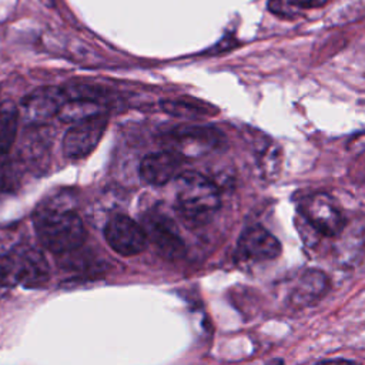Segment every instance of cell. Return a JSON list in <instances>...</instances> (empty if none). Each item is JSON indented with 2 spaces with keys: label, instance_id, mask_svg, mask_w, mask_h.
Masks as SVG:
<instances>
[{
  "label": "cell",
  "instance_id": "16",
  "mask_svg": "<svg viewBox=\"0 0 365 365\" xmlns=\"http://www.w3.org/2000/svg\"><path fill=\"white\" fill-rule=\"evenodd\" d=\"M321 0H269L268 7L272 13L282 17H294L302 10L315 7Z\"/></svg>",
  "mask_w": 365,
  "mask_h": 365
},
{
  "label": "cell",
  "instance_id": "4",
  "mask_svg": "<svg viewBox=\"0 0 365 365\" xmlns=\"http://www.w3.org/2000/svg\"><path fill=\"white\" fill-rule=\"evenodd\" d=\"M302 212L309 225L325 237H335L344 230L342 211L335 200L325 192H315L305 198Z\"/></svg>",
  "mask_w": 365,
  "mask_h": 365
},
{
  "label": "cell",
  "instance_id": "7",
  "mask_svg": "<svg viewBox=\"0 0 365 365\" xmlns=\"http://www.w3.org/2000/svg\"><path fill=\"white\" fill-rule=\"evenodd\" d=\"M107 127L106 114L73 124L63 138V153L67 158L87 157L98 145Z\"/></svg>",
  "mask_w": 365,
  "mask_h": 365
},
{
  "label": "cell",
  "instance_id": "14",
  "mask_svg": "<svg viewBox=\"0 0 365 365\" xmlns=\"http://www.w3.org/2000/svg\"><path fill=\"white\" fill-rule=\"evenodd\" d=\"M19 113L11 104H3L0 107V154L9 151L16 138Z\"/></svg>",
  "mask_w": 365,
  "mask_h": 365
},
{
  "label": "cell",
  "instance_id": "5",
  "mask_svg": "<svg viewBox=\"0 0 365 365\" xmlns=\"http://www.w3.org/2000/svg\"><path fill=\"white\" fill-rule=\"evenodd\" d=\"M143 228L147 240L151 241L155 250L168 259H177L182 257L185 251L184 241L174 224V221L158 212L150 211L143 220Z\"/></svg>",
  "mask_w": 365,
  "mask_h": 365
},
{
  "label": "cell",
  "instance_id": "11",
  "mask_svg": "<svg viewBox=\"0 0 365 365\" xmlns=\"http://www.w3.org/2000/svg\"><path fill=\"white\" fill-rule=\"evenodd\" d=\"M181 168L180 154L175 151H155L145 155L140 165L141 178L151 185H163L178 177Z\"/></svg>",
  "mask_w": 365,
  "mask_h": 365
},
{
  "label": "cell",
  "instance_id": "6",
  "mask_svg": "<svg viewBox=\"0 0 365 365\" xmlns=\"http://www.w3.org/2000/svg\"><path fill=\"white\" fill-rule=\"evenodd\" d=\"M104 238L117 254L124 257L140 254L148 241L143 225L123 214L114 215L106 224Z\"/></svg>",
  "mask_w": 365,
  "mask_h": 365
},
{
  "label": "cell",
  "instance_id": "19",
  "mask_svg": "<svg viewBox=\"0 0 365 365\" xmlns=\"http://www.w3.org/2000/svg\"><path fill=\"white\" fill-rule=\"evenodd\" d=\"M315 365H358V364L351 362V361H342V359H329V361L318 362Z\"/></svg>",
  "mask_w": 365,
  "mask_h": 365
},
{
  "label": "cell",
  "instance_id": "2",
  "mask_svg": "<svg viewBox=\"0 0 365 365\" xmlns=\"http://www.w3.org/2000/svg\"><path fill=\"white\" fill-rule=\"evenodd\" d=\"M221 205L217 185L197 171H184L177 178V207L191 224H205Z\"/></svg>",
  "mask_w": 365,
  "mask_h": 365
},
{
  "label": "cell",
  "instance_id": "12",
  "mask_svg": "<svg viewBox=\"0 0 365 365\" xmlns=\"http://www.w3.org/2000/svg\"><path fill=\"white\" fill-rule=\"evenodd\" d=\"M328 289L329 279L325 272L317 268L305 269L289 292V304L294 308L308 307L321 299Z\"/></svg>",
  "mask_w": 365,
  "mask_h": 365
},
{
  "label": "cell",
  "instance_id": "17",
  "mask_svg": "<svg viewBox=\"0 0 365 365\" xmlns=\"http://www.w3.org/2000/svg\"><path fill=\"white\" fill-rule=\"evenodd\" d=\"M262 171L269 180H275L281 170V151L275 144L268 145L262 157Z\"/></svg>",
  "mask_w": 365,
  "mask_h": 365
},
{
  "label": "cell",
  "instance_id": "10",
  "mask_svg": "<svg viewBox=\"0 0 365 365\" xmlns=\"http://www.w3.org/2000/svg\"><path fill=\"white\" fill-rule=\"evenodd\" d=\"M66 103L63 87H43L33 91L21 104V115L30 124H41L57 115Z\"/></svg>",
  "mask_w": 365,
  "mask_h": 365
},
{
  "label": "cell",
  "instance_id": "1",
  "mask_svg": "<svg viewBox=\"0 0 365 365\" xmlns=\"http://www.w3.org/2000/svg\"><path fill=\"white\" fill-rule=\"evenodd\" d=\"M34 230L41 245L57 254L77 250L86 237L78 214L63 205L41 207L34 214Z\"/></svg>",
  "mask_w": 365,
  "mask_h": 365
},
{
  "label": "cell",
  "instance_id": "9",
  "mask_svg": "<svg viewBox=\"0 0 365 365\" xmlns=\"http://www.w3.org/2000/svg\"><path fill=\"white\" fill-rule=\"evenodd\" d=\"M173 141L177 148L175 153L182 155L198 157L222 145V134L211 127L185 125L173 130Z\"/></svg>",
  "mask_w": 365,
  "mask_h": 365
},
{
  "label": "cell",
  "instance_id": "3",
  "mask_svg": "<svg viewBox=\"0 0 365 365\" xmlns=\"http://www.w3.org/2000/svg\"><path fill=\"white\" fill-rule=\"evenodd\" d=\"M11 259V282L27 288L41 287L50 277V268L41 251L30 245L16 247L9 252Z\"/></svg>",
  "mask_w": 365,
  "mask_h": 365
},
{
  "label": "cell",
  "instance_id": "20",
  "mask_svg": "<svg viewBox=\"0 0 365 365\" xmlns=\"http://www.w3.org/2000/svg\"><path fill=\"white\" fill-rule=\"evenodd\" d=\"M267 365H282V361L281 359H274V361H269Z\"/></svg>",
  "mask_w": 365,
  "mask_h": 365
},
{
  "label": "cell",
  "instance_id": "13",
  "mask_svg": "<svg viewBox=\"0 0 365 365\" xmlns=\"http://www.w3.org/2000/svg\"><path fill=\"white\" fill-rule=\"evenodd\" d=\"M104 114L103 106L97 100H86V98H76L67 100L58 110L57 117L64 123H80L97 115Z\"/></svg>",
  "mask_w": 365,
  "mask_h": 365
},
{
  "label": "cell",
  "instance_id": "18",
  "mask_svg": "<svg viewBox=\"0 0 365 365\" xmlns=\"http://www.w3.org/2000/svg\"><path fill=\"white\" fill-rule=\"evenodd\" d=\"M11 282V259L9 252L0 254V282Z\"/></svg>",
  "mask_w": 365,
  "mask_h": 365
},
{
  "label": "cell",
  "instance_id": "15",
  "mask_svg": "<svg viewBox=\"0 0 365 365\" xmlns=\"http://www.w3.org/2000/svg\"><path fill=\"white\" fill-rule=\"evenodd\" d=\"M161 108H163V111H165L174 117H181V118H198V117L208 114V111L205 108H202L201 106L185 101V100L161 101Z\"/></svg>",
  "mask_w": 365,
  "mask_h": 365
},
{
  "label": "cell",
  "instance_id": "8",
  "mask_svg": "<svg viewBox=\"0 0 365 365\" xmlns=\"http://www.w3.org/2000/svg\"><path fill=\"white\" fill-rule=\"evenodd\" d=\"M281 251V242L275 235L261 225H252L240 235L235 255L240 261L261 262L275 259Z\"/></svg>",
  "mask_w": 365,
  "mask_h": 365
}]
</instances>
